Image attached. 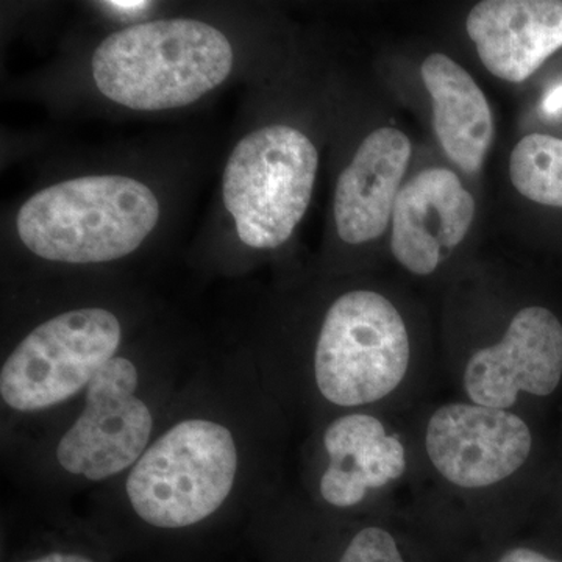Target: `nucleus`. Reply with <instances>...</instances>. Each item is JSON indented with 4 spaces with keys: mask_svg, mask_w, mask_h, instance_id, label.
I'll return each instance as SVG.
<instances>
[{
    "mask_svg": "<svg viewBox=\"0 0 562 562\" xmlns=\"http://www.w3.org/2000/svg\"><path fill=\"white\" fill-rule=\"evenodd\" d=\"M105 5L109 7V9L133 13V11L146 9V7H149V2H143V0H139V2H133V0L132 2L131 0H117V2H106Z\"/></svg>",
    "mask_w": 562,
    "mask_h": 562,
    "instance_id": "20",
    "label": "nucleus"
},
{
    "mask_svg": "<svg viewBox=\"0 0 562 562\" xmlns=\"http://www.w3.org/2000/svg\"><path fill=\"white\" fill-rule=\"evenodd\" d=\"M236 469L238 452L227 428L211 420L180 422L132 469L128 501L154 527H190L227 501Z\"/></svg>",
    "mask_w": 562,
    "mask_h": 562,
    "instance_id": "4",
    "label": "nucleus"
},
{
    "mask_svg": "<svg viewBox=\"0 0 562 562\" xmlns=\"http://www.w3.org/2000/svg\"><path fill=\"white\" fill-rule=\"evenodd\" d=\"M235 52L227 36L198 20L143 22L111 33L92 55L98 90L136 111L180 109L231 76Z\"/></svg>",
    "mask_w": 562,
    "mask_h": 562,
    "instance_id": "1",
    "label": "nucleus"
},
{
    "mask_svg": "<svg viewBox=\"0 0 562 562\" xmlns=\"http://www.w3.org/2000/svg\"><path fill=\"white\" fill-rule=\"evenodd\" d=\"M158 220L160 203L143 181L88 176L33 194L18 213L16 231L36 257L92 265L133 254Z\"/></svg>",
    "mask_w": 562,
    "mask_h": 562,
    "instance_id": "2",
    "label": "nucleus"
},
{
    "mask_svg": "<svg viewBox=\"0 0 562 562\" xmlns=\"http://www.w3.org/2000/svg\"><path fill=\"white\" fill-rule=\"evenodd\" d=\"M324 447L328 468L321 495L335 508L360 505L369 491L382 490L406 472L405 446L371 414H347L331 422Z\"/></svg>",
    "mask_w": 562,
    "mask_h": 562,
    "instance_id": "13",
    "label": "nucleus"
},
{
    "mask_svg": "<svg viewBox=\"0 0 562 562\" xmlns=\"http://www.w3.org/2000/svg\"><path fill=\"white\" fill-rule=\"evenodd\" d=\"M425 449L446 482L461 490H486L524 468L532 435L527 422L509 409L447 403L428 420Z\"/></svg>",
    "mask_w": 562,
    "mask_h": 562,
    "instance_id": "8",
    "label": "nucleus"
},
{
    "mask_svg": "<svg viewBox=\"0 0 562 562\" xmlns=\"http://www.w3.org/2000/svg\"><path fill=\"white\" fill-rule=\"evenodd\" d=\"M475 201L450 169H425L398 192L392 213L391 250L416 276L438 269L471 228Z\"/></svg>",
    "mask_w": 562,
    "mask_h": 562,
    "instance_id": "10",
    "label": "nucleus"
},
{
    "mask_svg": "<svg viewBox=\"0 0 562 562\" xmlns=\"http://www.w3.org/2000/svg\"><path fill=\"white\" fill-rule=\"evenodd\" d=\"M509 177L524 198L562 209V139L541 133L525 136L509 158Z\"/></svg>",
    "mask_w": 562,
    "mask_h": 562,
    "instance_id": "15",
    "label": "nucleus"
},
{
    "mask_svg": "<svg viewBox=\"0 0 562 562\" xmlns=\"http://www.w3.org/2000/svg\"><path fill=\"white\" fill-rule=\"evenodd\" d=\"M543 113L549 116H557L562 111V85H557L553 90L547 92L542 102Z\"/></svg>",
    "mask_w": 562,
    "mask_h": 562,
    "instance_id": "18",
    "label": "nucleus"
},
{
    "mask_svg": "<svg viewBox=\"0 0 562 562\" xmlns=\"http://www.w3.org/2000/svg\"><path fill=\"white\" fill-rule=\"evenodd\" d=\"M465 27L486 69L520 83L562 47V0H484Z\"/></svg>",
    "mask_w": 562,
    "mask_h": 562,
    "instance_id": "11",
    "label": "nucleus"
},
{
    "mask_svg": "<svg viewBox=\"0 0 562 562\" xmlns=\"http://www.w3.org/2000/svg\"><path fill=\"white\" fill-rule=\"evenodd\" d=\"M409 158L412 143L395 128H379L362 140L336 183L333 213L344 243L373 241L386 232Z\"/></svg>",
    "mask_w": 562,
    "mask_h": 562,
    "instance_id": "12",
    "label": "nucleus"
},
{
    "mask_svg": "<svg viewBox=\"0 0 562 562\" xmlns=\"http://www.w3.org/2000/svg\"><path fill=\"white\" fill-rule=\"evenodd\" d=\"M497 562H562L554 560V558L547 557L538 550L528 549V547H514V549L506 550L505 553L498 558Z\"/></svg>",
    "mask_w": 562,
    "mask_h": 562,
    "instance_id": "17",
    "label": "nucleus"
},
{
    "mask_svg": "<svg viewBox=\"0 0 562 562\" xmlns=\"http://www.w3.org/2000/svg\"><path fill=\"white\" fill-rule=\"evenodd\" d=\"M25 562H94L90 558L80 557V554L72 553H50L46 557L36 558V560Z\"/></svg>",
    "mask_w": 562,
    "mask_h": 562,
    "instance_id": "19",
    "label": "nucleus"
},
{
    "mask_svg": "<svg viewBox=\"0 0 562 562\" xmlns=\"http://www.w3.org/2000/svg\"><path fill=\"white\" fill-rule=\"evenodd\" d=\"M136 387L138 371L127 358L114 357L95 373L83 413L57 447L65 471L99 482L143 457L154 420Z\"/></svg>",
    "mask_w": 562,
    "mask_h": 562,
    "instance_id": "7",
    "label": "nucleus"
},
{
    "mask_svg": "<svg viewBox=\"0 0 562 562\" xmlns=\"http://www.w3.org/2000/svg\"><path fill=\"white\" fill-rule=\"evenodd\" d=\"M409 360L408 328L394 303L375 291H350L325 314L314 375L333 405L364 406L401 386Z\"/></svg>",
    "mask_w": 562,
    "mask_h": 562,
    "instance_id": "5",
    "label": "nucleus"
},
{
    "mask_svg": "<svg viewBox=\"0 0 562 562\" xmlns=\"http://www.w3.org/2000/svg\"><path fill=\"white\" fill-rule=\"evenodd\" d=\"M317 168L316 146L297 128L272 124L244 136L222 179L239 239L251 249L283 246L308 210Z\"/></svg>",
    "mask_w": 562,
    "mask_h": 562,
    "instance_id": "3",
    "label": "nucleus"
},
{
    "mask_svg": "<svg viewBox=\"0 0 562 562\" xmlns=\"http://www.w3.org/2000/svg\"><path fill=\"white\" fill-rule=\"evenodd\" d=\"M339 562H408L397 539L383 527H366L358 531Z\"/></svg>",
    "mask_w": 562,
    "mask_h": 562,
    "instance_id": "16",
    "label": "nucleus"
},
{
    "mask_svg": "<svg viewBox=\"0 0 562 562\" xmlns=\"http://www.w3.org/2000/svg\"><path fill=\"white\" fill-rule=\"evenodd\" d=\"M561 376V322L543 306H527L513 317L501 341L472 355L462 382L472 403L509 409L522 392L553 394Z\"/></svg>",
    "mask_w": 562,
    "mask_h": 562,
    "instance_id": "9",
    "label": "nucleus"
},
{
    "mask_svg": "<svg viewBox=\"0 0 562 562\" xmlns=\"http://www.w3.org/2000/svg\"><path fill=\"white\" fill-rule=\"evenodd\" d=\"M121 322L109 310L63 313L29 333L7 358L0 394L16 412H40L74 397L113 360Z\"/></svg>",
    "mask_w": 562,
    "mask_h": 562,
    "instance_id": "6",
    "label": "nucleus"
},
{
    "mask_svg": "<svg viewBox=\"0 0 562 562\" xmlns=\"http://www.w3.org/2000/svg\"><path fill=\"white\" fill-rule=\"evenodd\" d=\"M420 74L430 92L432 125L443 151L462 171H479L494 138V120L483 91L468 70L443 54L425 58Z\"/></svg>",
    "mask_w": 562,
    "mask_h": 562,
    "instance_id": "14",
    "label": "nucleus"
}]
</instances>
